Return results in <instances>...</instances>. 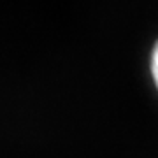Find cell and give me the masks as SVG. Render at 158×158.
<instances>
[{
    "label": "cell",
    "instance_id": "6da1fadb",
    "mask_svg": "<svg viewBox=\"0 0 158 158\" xmlns=\"http://www.w3.org/2000/svg\"><path fill=\"white\" fill-rule=\"evenodd\" d=\"M148 76L158 95V37L151 42L148 51Z\"/></svg>",
    "mask_w": 158,
    "mask_h": 158
}]
</instances>
